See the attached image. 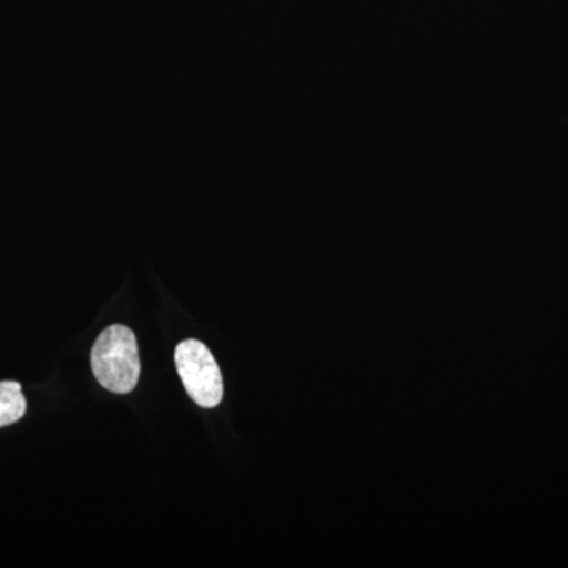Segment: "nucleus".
Instances as JSON below:
<instances>
[{"mask_svg": "<svg viewBox=\"0 0 568 568\" xmlns=\"http://www.w3.org/2000/svg\"><path fill=\"white\" fill-rule=\"evenodd\" d=\"M91 364L100 386L112 394H130L138 386L141 375L136 336L125 325H111L97 338Z\"/></svg>", "mask_w": 568, "mask_h": 568, "instance_id": "f257e3e1", "label": "nucleus"}, {"mask_svg": "<svg viewBox=\"0 0 568 568\" xmlns=\"http://www.w3.org/2000/svg\"><path fill=\"white\" fill-rule=\"evenodd\" d=\"M174 358L190 398L204 409L219 406L223 399V377L211 351L197 339H185L175 347Z\"/></svg>", "mask_w": 568, "mask_h": 568, "instance_id": "f03ea898", "label": "nucleus"}, {"mask_svg": "<svg viewBox=\"0 0 568 568\" xmlns=\"http://www.w3.org/2000/svg\"><path fill=\"white\" fill-rule=\"evenodd\" d=\"M24 395H22L21 384L14 381H2L0 383V428L17 424L26 414Z\"/></svg>", "mask_w": 568, "mask_h": 568, "instance_id": "7ed1b4c3", "label": "nucleus"}]
</instances>
